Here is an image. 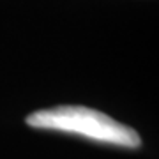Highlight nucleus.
<instances>
[{
	"mask_svg": "<svg viewBox=\"0 0 159 159\" xmlns=\"http://www.w3.org/2000/svg\"><path fill=\"white\" fill-rule=\"evenodd\" d=\"M27 124L37 129L62 131L78 136L90 138L117 147H140V136L129 125H124L97 110L85 106H55L39 110L27 117Z\"/></svg>",
	"mask_w": 159,
	"mask_h": 159,
	"instance_id": "obj_1",
	"label": "nucleus"
}]
</instances>
